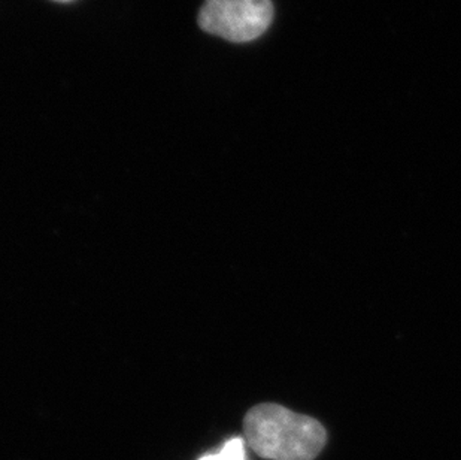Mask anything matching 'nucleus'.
Here are the masks:
<instances>
[{
    "instance_id": "obj_2",
    "label": "nucleus",
    "mask_w": 461,
    "mask_h": 460,
    "mask_svg": "<svg viewBox=\"0 0 461 460\" xmlns=\"http://www.w3.org/2000/svg\"><path fill=\"white\" fill-rule=\"evenodd\" d=\"M272 20V0H205L199 13L202 31L230 42L257 40Z\"/></svg>"
},
{
    "instance_id": "obj_1",
    "label": "nucleus",
    "mask_w": 461,
    "mask_h": 460,
    "mask_svg": "<svg viewBox=\"0 0 461 460\" xmlns=\"http://www.w3.org/2000/svg\"><path fill=\"white\" fill-rule=\"evenodd\" d=\"M245 438L267 460H313L327 443L324 426L278 404L256 405L245 414Z\"/></svg>"
},
{
    "instance_id": "obj_4",
    "label": "nucleus",
    "mask_w": 461,
    "mask_h": 460,
    "mask_svg": "<svg viewBox=\"0 0 461 460\" xmlns=\"http://www.w3.org/2000/svg\"><path fill=\"white\" fill-rule=\"evenodd\" d=\"M59 2H70V0H59Z\"/></svg>"
},
{
    "instance_id": "obj_3",
    "label": "nucleus",
    "mask_w": 461,
    "mask_h": 460,
    "mask_svg": "<svg viewBox=\"0 0 461 460\" xmlns=\"http://www.w3.org/2000/svg\"><path fill=\"white\" fill-rule=\"evenodd\" d=\"M199 460H247L244 439L240 437L230 438L222 446L220 452L215 455H206Z\"/></svg>"
}]
</instances>
